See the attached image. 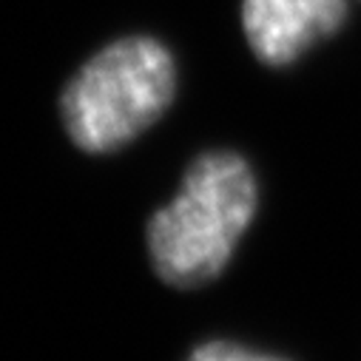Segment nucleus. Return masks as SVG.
<instances>
[{"label": "nucleus", "mask_w": 361, "mask_h": 361, "mask_svg": "<svg viewBox=\"0 0 361 361\" xmlns=\"http://www.w3.org/2000/svg\"><path fill=\"white\" fill-rule=\"evenodd\" d=\"M259 185L233 151H208L191 162L176 197L148 222L157 276L173 288H202L228 267L256 216Z\"/></svg>", "instance_id": "f257e3e1"}, {"label": "nucleus", "mask_w": 361, "mask_h": 361, "mask_svg": "<svg viewBox=\"0 0 361 361\" xmlns=\"http://www.w3.org/2000/svg\"><path fill=\"white\" fill-rule=\"evenodd\" d=\"M188 361H285V358L256 353V350L233 344V341H208V344L197 347L188 355Z\"/></svg>", "instance_id": "20e7f679"}, {"label": "nucleus", "mask_w": 361, "mask_h": 361, "mask_svg": "<svg viewBox=\"0 0 361 361\" xmlns=\"http://www.w3.org/2000/svg\"><path fill=\"white\" fill-rule=\"evenodd\" d=\"M173 92V54L148 35L120 37L66 85L60 97L63 126L82 151H117L165 114Z\"/></svg>", "instance_id": "f03ea898"}, {"label": "nucleus", "mask_w": 361, "mask_h": 361, "mask_svg": "<svg viewBox=\"0 0 361 361\" xmlns=\"http://www.w3.org/2000/svg\"><path fill=\"white\" fill-rule=\"evenodd\" d=\"M347 20V0H242V32L270 68H285Z\"/></svg>", "instance_id": "7ed1b4c3"}]
</instances>
